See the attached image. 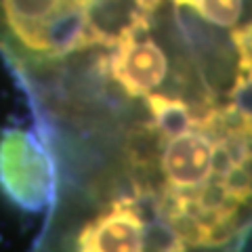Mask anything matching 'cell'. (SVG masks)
<instances>
[{
	"label": "cell",
	"mask_w": 252,
	"mask_h": 252,
	"mask_svg": "<svg viewBox=\"0 0 252 252\" xmlns=\"http://www.w3.org/2000/svg\"><path fill=\"white\" fill-rule=\"evenodd\" d=\"M0 189L13 204L32 212L53 206L57 160L36 128L0 132Z\"/></svg>",
	"instance_id": "cell-1"
}]
</instances>
